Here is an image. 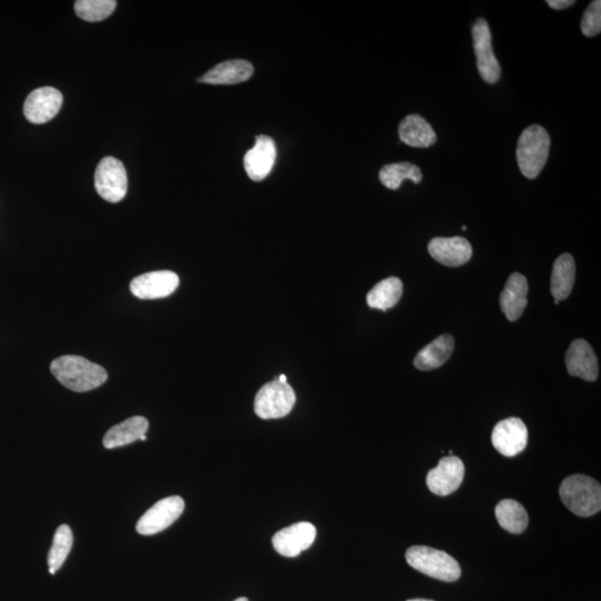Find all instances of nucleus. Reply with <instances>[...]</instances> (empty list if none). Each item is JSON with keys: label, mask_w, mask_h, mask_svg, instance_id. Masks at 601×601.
<instances>
[{"label": "nucleus", "mask_w": 601, "mask_h": 601, "mask_svg": "<svg viewBox=\"0 0 601 601\" xmlns=\"http://www.w3.org/2000/svg\"><path fill=\"white\" fill-rule=\"evenodd\" d=\"M234 601H248V600L246 597H242V598H238V599L234 600Z\"/></svg>", "instance_id": "nucleus-32"}, {"label": "nucleus", "mask_w": 601, "mask_h": 601, "mask_svg": "<svg viewBox=\"0 0 601 601\" xmlns=\"http://www.w3.org/2000/svg\"><path fill=\"white\" fill-rule=\"evenodd\" d=\"M253 65L248 60H227L208 70L198 81L211 85H234L252 78Z\"/></svg>", "instance_id": "nucleus-18"}, {"label": "nucleus", "mask_w": 601, "mask_h": 601, "mask_svg": "<svg viewBox=\"0 0 601 601\" xmlns=\"http://www.w3.org/2000/svg\"><path fill=\"white\" fill-rule=\"evenodd\" d=\"M406 563L412 568L442 582H457L461 567L449 554L427 546H414L406 550Z\"/></svg>", "instance_id": "nucleus-4"}, {"label": "nucleus", "mask_w": 601, "mask_h": 601, "mask_svg": "<svg viewBox=\"0 0 601 601\" xmlns=\"http://www.w3.org/2000/svg\"><path fill=\"white\" fill-rule=\"evenodd\" d=\"M547 4L550 8L563 10L574 6L575 0H548Z\"/></svg>", "instance_id": "nucleus-29"}, {"label": "nucleus", "mask_w": 601, "mask_h": 601, "mask_svg": "<svg viewBox=\"0 0 601 601\" xmlns=\"http://www.w3.org/2000/svg\"><path fill=\"white\" fill-rule=\"evenodd\" d=\"M566 366L572 376L590 382L598 379V359L587 341L575 340L570 344L566 354Z\"/></svg>", "instance_id": "nucleus-16"}, {"label": "nucleus", "mask_w": 601, "mask_h": 601, "mask_svg": "<svg viewBox=\"0 0 601 601\" xmlns=\"http://www.w3.org/2000/svg\"><path fill=\"white\" fill-rule=\"evenodd\" d=\"M127 173L123 163L107 156L95 172V187L100 196L110 203H119L127 193Z\"/></svg>", "instance_id": "nucleus-6"}, {"label": "nucleus", "mask_w": 601, "mask_h": 601, "mask_svg": "<svg viewBox=\"0 0 601 601\" xmlns=\"http://www.w3.org/2000/svg\"><path fill=\"white\" fill-rule=\"evenodd\" d=\"M277 160V147L271 137L259 135L256 145L244 156V168L254 182H261L272 172Z\"/></svg>", "instance_id": "nucleus-14"}, {"label": "nucleus", "mask_w": 601, "mask_h": 601, "mask_svg": "<svg viewBox=\"0 0 601 601\" xmlns=\"http://www.w3.org/2000/svg\"><path fill=\"white\" fill-rule=\"evenodd\" d=\"M472 39L479 74L486 83L496 84L501 79V69L493 53L490 27L486 19H477L472 27Z\"/></svg>", "instance_id": "nucleus-7"}, {"label": "nucleus", "mask_w": 601, "mask_h": 601, "mask_svg": "<svg viewBox=\"0 0 601 601\" xmlns=\"http://www.w3.org/2000/svg\"><path fill=\"white\" fill-rule=\"evenodd\" d=\"M562 501L579 517H592L601 509V487L594 478L584 475L567 477L559 489Z\"/></svg>", "instance_id": "nucleus-2"}, {"label": "nucleus", "mask_w": 601, "mask_h": 601, "mask_svg": "<svg viewBox=\"0 0 601 601\" xmlns=\"http://www.w3.org/2000/svg\"><path fill=\"white\" fill-rule=\"evenodd\" d=\"M295 401L292 386L274 379L258 392L254 411L261 419H279L292 411Z\"/></svg>", "instance_id": "nucleus-5"}, {"label": "nucleus", "mask_w": 601, "mask_h": 601, "mask_svg": "<svg viewBox=\"0 0 601 601\" xmlns=\"http://www.w3.org/2000/svg\"><path fill=\"white\" fill-rule=\"evenodd\" d=\"M317 529L310 522H298L274 534L273 547L284 557L294 558L312 546Z\"/></svg>", "instance_id": "nucleus-11"}, {"label": "nucleus", "mask_w": 601, "mask_h": 601, "mask_svg": "<svg viewBox=\"0 0 601 601\" xmlns=\"http://www.w3.org/2000/svg\"><path fill=\"white\" fill-rule=\"evenodd\" d=\"M185 502L180 496L162 499L142 514L136 524V531L142 536H152L171 527L181 517Z\"/></svg>", "instance_id": "nucleus-8"}, {"label": "nucleus", "mask_w": 601, "mask_h": 601, "mask_svg": "<svg viewBox=\"0 0 601 601\" xmlns=\"http://www.w3.org/2000/svg\"><path fill=\"white\" fill-rule=\"evenodd\" d=\"M50 371L60 384L74 392L98 389L109 378L103 366L79 355L60 356L50 364Z\"/></svg>", "instance_id": "nucleus-1"}, {"label": "nucleus", "mask_w": 601, "mask_h": 601, "mask_svg": "<svg viewBox=\"0 0 601 601\" xmlns=\"http://www.w3.org/2000/svg\"><path fill=\"white\" fill-rule=\"evenodd\" d=\"M491 441L495 449L504 457H514L526 449L528 429L519 417H508L495 427Z\"/></svg>", "instance_id": "nucleus-10"}, {"label": "nucleus", "mask_w": 601, "mask_h": 601, "mask_svg": "<svg viewBox=\"0 0 601 601\" xmlns=\"http://www.w3.org/2000/svg\"><path fill=\"white\" fill-rule=\"evenodd\" d=\"M73 532L68 524H62L54 534L52 548L48 554L49 574L55 575L62 568L68 559L71 547H73Z\"/></svg>", "instance_id": "nucleus-26"}, {"label": "nucleus", "mask_w": 601, "mask_h": 601, "mask_svg": "<svg viewBox=\"0 0 601 601\" xmlns=\"http://www.w3.org/2000/svg\"><path fill=\"white\" fill-rule=\"evenodd\" d=\"M550 136L540 125L527 127L519 137L517 162L522 174L529 180L538 177L548 161Z\"/></svg>", "instance_id": "nucleus-3"}, {"label": "nucleus", "mask_w": 601, "mask_h": 601, "mask_svg": "<svg viewBox=\"0 0 601 601\" xmlns=\"http://www.w3.org/2000/svg\"><path fill=\"white\" fill-rule=\"evenodd\" d=\"M116 5L115 0H78L75 12L86 22H101L114 13Z\"/></svg>", "instance_id": "nucleus-27"}, {"label": "nucleus", "mask_w": 601, "mask_h": 601, "mask_svg": "<svg viewBox=\"0 0 601 601\" xmlns=\"http://www.w3.org/2000/svg\"><path fill=\"white\" fill-rule=\"evenodd\" d=\"M407 601H434V600H430V599H410V600H407Z\"/></svg>", "instance_id": "nucleus-31"}, {"label": "nucleus", "mask_w": 601, "mask_h": 601, "mask_svg": "<svg viewBox=\"0 0 601 601\" xmlns=\"http://www.w3.org/2000/svg\"><path fill=\"white\" fill-rule=\"evenodd\" d=\"M275 379H278L279 382H282V384H288L287 375L281 374V375L278 376V378H275Z\"/></svg>", "instance_id": "nucleus-30"}, {"label": "nucleus", "mask_w": 601, "mask_h": 601, "mask_svg": "<svg viewBox=\"0 0 601 601\" xmlns=\"http://www.w3.org/2000/svg\"><path fill=\"white\" fill-rule=\"evenodd\" d=\"M63 95L54 88H42L32 91L24 104L25 117L33 124H45L58 114Z\"/></svg>", "instance_id": "nucleus-12"}, {"label": "nucleus", "mask_w": 601, "mask_h": 601, "mask_svg": "<svg viewBox=\"0 0 601 601\" xmlns=\"http://www.w3.org/2000/svg\"><path fill=\"white\" fill-rule=\"evenodd\" d=\"M404 293V284L398 278H389L375 285L366 297L371 309L386 311L395 307Z\"/></svg>", "instance_id": "nucleus-24"}, {"label": "nucleus", "mask_w": 601, "mask_h": 601, "mask_svg": "<svg viewBox=\"0 0 601 601\" xmlns=\"http://www.w3.org/2000/svg\"><path fill=\"white\" fill-rule=\"evenodd\" d=\"M453 349H455V340L452 336L450 334L440 335L439 338L419 351L415 359V366L421 371L440 368L449 360Z\"/></svg>", "instance_id": "nucleus-21"}, {"label": "nucleus", "mask_w": 601, "mask_h": 601, "mask_svg": "<svg viewBox=\"0 0 601 601\" xmlns=\"http://www.w3.org/2000/svg\"><path fill=\"white\" fill-rule=\"evenodd\" d=\"M427 251L437 262L449 268L461 267L472 257L471 244L461 237L431 239Z\"/></svg>", "instance_id": "nucleus-15"}, {"label": "nucleus", "mask_w": 601, "mask_h": 601, "mask_svg": "<svg viewBox=\"0 0 601 601\" xmlns=\"http://www.w3.org/2000/svg\"><path fill=\"white\" fill-rule=\"evenodd\" d=\"M528 282L521 273H513L507 279L506 287L501 295V307L509 321L522 317L528 304Z\"/></svg>", "instance_id": "nucleus-17"}, {"label": "nucleus", "mask_w": 601, "mask_h": 601, "mask_svg": "<svg viewBox=\"0 0 601 601\" xmlns=\"http://www.w3.org/2000/svg\"><path fill=\"white\" fill-rule=\"evenodd\" d=\"M496 518L504 531L514 534L522 533L529 523L526 509L512 499H504L497 504Z\"/></svg>", "instance_id": "nucleus-23"}, {"label": "nucleus", "mask_w": 601, "mask_h": 601, "mask_svg": "<svg viewBox=\"0 0 601 601\" xmlns=\"http://www.w3.org/2000/svg\"><path fill=\"white\" fill-rule=\"evenodd\" d=\"M582 32L587 37H595L601 30V2L594 0L588 5L582 19Z\"/></svg>", "instance_id": "nucleus-28"}, {"label": "nucleus", "mask_w": 601, "mask_h": 601, "mask_svg": "<svg viewBox=\"0 0 601 601\" xmlns=\"http://www.w3.org/2000/svg\"><path fill=\"white\" fill-rule=\"evenodd\" d=\"M180 284L177 274L172 271H155L140 275L131 282V292L141 300H156L170 297Z\"/></svg>", "instance_id": "nucleus-13"}, {"label": "nucleus", "mask_w": 601, "mask_h": 601, "mask_svg": "<svg viewBox=\"0 0 601 601\" xmlns=\"http://www.w3.org/2000/svg\"><path fill=\"white\" fill-rule=\"evenodd\" d=\"M379 178L382 185L395 191L398 190L405 180H411L415 185H419L422 181V172L420 167L411 163H395L382 167Z\"/></svg>", "instance_id": "nucleus-25"}, {"label": "nucleus", "mask_w": 601, "mask_h": 601, "mask_svg": "<svg viewBox=\"0 0 601 601\" xmlns=\"http://www.w3.org/2000/svg\"><path fill=\"white\" fill-rule=\"evenodd\" d=\"M149 426V421L144 416L130 417V419L111 427L106 432L103 445L106 449H115V448L131 445V443L141 440L142 436H146Z\"/></svg>", "instance_id": "nucleus-20"}, {"label": "nucleus", "mask_w": 601, "mask_h": 601, "mask_svg": "<svg viewBox=\"0 0 601 601\" xmlns=\"http://www.w3.org/2000/svg\"><path fill=\"white\" fill-rule=\"evenodd\" d=\"M462 231H467V227H462Z\"/></svg>", "instance_id": "nucleus-34"}, {"label": "nucleus", "mask_w": 601, "mask_h": 601, "mask_svg": "<svg viewBox=\"0 0 601 601\" xmlns=\"http://www.w3.org/2000/svg\"><path fill=\"white\" fill-rule=\"evenodd\" d=\"M146 439H147L146 436H142V437L141 438V440H142V441H146Z\"/></svg>", "instance_id": "nucleus-33"}, {"label": "nucleus", "mask_w": 601, "mask_h": 601, "mask_svg": "<svg viewBox=\"0 0 601 601\" xmlns=\"http://www.w3.org/2000/svg\"><path fill=\"white\" fill-rule=\"evenodd\" d=\"M465 478V465L460 458L449 456L442 458L435 469L427 473V486L437 496L446 497L459 489Z\"/></svg>", "instance_id": "nucleus-9"}, {"label": "nucleus", "mask_w": 601, "mask_h": 601, "mask_svg": "<svg viewBox=\"0 0 601 601\" xmlns=\"http://www.w3.org/2000/svg\"><path fill=\"white\" fill-rule=\"evenodd\" d=\"M401 142L416 149H427L437 142V134L424 117L412 114L401 121L399 125Z\"/></svg>", "instance_id": "nucleus-19"}, {"label": "nucleus", "mask_w": 601, "mask_h": 601, "mask_svg": "<svg viewBox=\"0 0 601 601\" xmlns=\"http://www.w3.org/2000/svg\"><path fill=\"white\" fill-rule=\"evenodd\" d=\"M575 278V259L564 253L554 263L552 274V294L554 300H566L573 291Z\"/></svg>", "instance_id": "nucleus-22"}]
</instances>
